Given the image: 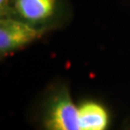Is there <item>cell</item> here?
Returning a JSON list of instances; mask_svg holds the SVG:
<instances>
[{
  "mask_svg": "<svg viewBox=\"0 0 130 130\" xmlns=\"http://www.w3.org/2000/svg\"><path fill=\"white\" fill-rule=\"evenodd\" d=\"M78 116L81 130H107L109 114L102 104L87 100L78 105Z\"/></svg>",
  "mask_w": 130,
  "mask_h": 130,
  "instance_id": "4",
  "label": "cell"
},
{
  "mask_svg": "<svg viewBox=\"0 0 130 130\" xmlns=\"http://www.w3.org/2000/svg\"><path fill=\"white\" fill-rule=\"evenodd\" d=\"M12 17L46 33L65 23L64 0H13Z\"/></svg>",
  "mask_w": 130,
  "mask_h": 130,
  "instance_id": "1",
  "label": "cell"
},
{
  "mask_svg": "<svg viewBox=\"0 0 130 130\" xmlns=\"http://www.w3.org/2000/svg\"><path fill=\"white\" fill-rule=\"evenodd\" d=\"M45 130H81L78 105L70 96V91L63 86L49 96L43 113Z\"/></svg>",
  "mask_w": 130,
  "mask_h": 130,
  "instance_id": "2",
  "label": "cell"
},
{
  "mask_svg": "<svg viewBox=\"0 0 130 130\" xmlns=\"http://www.w3.org/2000/svg\"><path fill=\"white\" fill-rule=\"evenodd\" d=\"M14 17L0 18V54L6 56L27 46L44 34Z\"/></svg>",
  "mask_w": 130,
  "mask_h": 130,
  "instance_id": "3",
  "label": "cell"
},
{
  "mask_svg": "<svg viewBox=\"0 0 130 130\" xmlns=\"http://www.w3.org/2000/svg\"><path fill=\"white\" fill-rule=\"evenodd\" d=\"M13 0H0V18L12 17Z\"/></svg>",
  "mask_w": 130,
  "mask_h": 130,
  "instance_id": "5",
  "label": "cell"
}]
</instances>
